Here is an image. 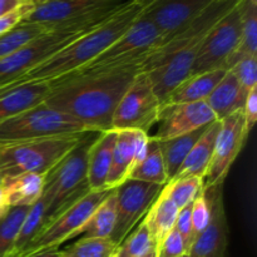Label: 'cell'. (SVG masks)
Masks as SVG:
<instances>
[{
    "label": "cell",
    "mask_w": 257,
    "mask_h": 257,
    "mask_svg": "<svg viewBox=\"0 0 257 257\" xmlns=\"http://www.w3.org/2000/svg\"><path fill=\"white\" fill-rule=\"evenodd\" d=\"M138 72L140 68L136 65L102 74L53 80L43 103L70 115L88 131H112L115 108Z\"/></svg>",
    "instance_id": "6da1fadb"
},
{
    "label": "cell",
    "mask_w": 257,
    "mask_h": 257,
    "mask_svg": "<svg viewBox=\"0 0 257 257\" xmlns=\"http://www.w3.org/2000/svg\"><path fill=\"white\" fill-rule=\"evenodd\" d=\"M141 12L142 8L133 0L107 22L75 39L68 47L28 72L9 87L27 82H53L84 67L102 54L118 38L122 37L140 17Z\"/></svg>",
    "instance_id": "7a4b0ae2"
},
{
    "label": "cell",
    "mask_w": 257,
    "mask_h": 257,
    "mask_svg": "<svg viewBox=\"0 0 257 257\" xmlns=\"http://www.w3.org/2000/svg\"><path fill=\"white\" fill-rule=\"evenodd\" d=\"M128 4L108 8L77 19L47 24V32L35 37L5 59L0 60V89L12 85L28 72L68 47L75 39L107 22Z\"/></svg>",
    "instance_id": "3957f363"
},
{
    "label": "cell",
    "mask_w": 257,
    "mask_h": 257,
    "mask_svg": "<svg viewBox=\"0 0 257 257\" xmlns=\"http://www.w3.org/2000/svg\"><path fill=\"white\" fill-rule=\"evenodd\" d=\"M99 132H87L80 142L44 176L42 200L45 203L44 225L54 216L89 192L87 185L88 156Z\"/></svg>",
    "instance_id": "277c9868"
},
{
    "label": "cell",
    "mask_w": 257,
    "mask_h": 257,
    "mask_svg": "<svg viewBox=\"0 0 257 257\" xmlns=\"http://www.w3.org/2000/svg\"><path fill=\"white\" fill-rule=\"evenodd\" d=\"M85 133L0 145L3 178L22 173L45 176L80 142Z\"/></svg>",
    "instance_id": "5b68a950"
},
{
    "label": "cell",
    "mask_w": 257,
    "mask_h": 257,
    "mask_svg": "<svg viewBox=\"0 0 257 257\" xmlns=\"http://www.w3.org/2000/svg\"><path fill=\"white\" fill-rule=\"evenodd\" d=\"M161 39L162 35L158 28L151 20L140 14L130 29L122 37L118 38L110 47H108L102 54L98 55L84 67L62 78L88 77L136 65L140 68L141 62L146 54L157 48Z\"/></svg>",
    "instance_id": "8992f818"
},
{
    "label": "cell",
    "mask_w": 257,
    "mask_h": 257,
    "mask_svg": "<svg viewBox=\"0 0 257 257\" xmlns=\"http://www.w3.org/2000/svg\"><path fill=\"white\" fill-rule=\"evenodd\" d=\"M84 132L77 119L42 103L0 123V145Z\"/></svg>",
    "instance_id": "52a82bcc"
},
{
    "label": "cell",
    "mask_w": 257,
    "mask_h": 257,
    "mask_svg": "<svg viewBox=\"0 0 257 257\" xmlns=\"http://www.w3.org/2000/svg\"><path fill=\"white\" fill-rule=\"evenodd\" d=\"M112 191H89L77 202L63 210L49 222L45 223L38 235L18 255L19 257H27L44 251L59 250L60 245L79 236L80 230L88 222L92 213L110 195Z\"/></svg>",
    "instance_id": "ba28073f"
},
{
    "label": "cell",
    "mask_w": 257,
    "mask_h": 257,
    "mask_svg": "<svg viewBox=\"0 0 257 257\" xmlns=\"http://www.w3.org/2000/svg\"><path fill=\"white\" fill-rule=\"evenodd\" d=\"M240 2L241 0H215L196 19L188 23L185 28L178 30L172 37L168 38L165 43L148 52L141 62L140 72H148L158 67L171 55L180 50L198 47L202 44L213 27Z\"/></svg>",
    "instance_id": "9c48e42d"
},
{
    "label": "cell",
    "mask_w": 257,
    "mask_h": 257,
    "mask_svg": "<svg viewBox=\"0 0 257 257\" xmlns=\"http://www.w3.org/2000/svg\"><path fill=\"white\" fill-rule=\"evenodd\" d=\"M160 110L161 103L153 92L148 75L145 72H138L115 108L112 130L148 133L157 124Z\"/></svg>",
    "instance_id": "30bf717a"
},
{
    "label": "cell",
    "mask_w": 257,
    "mask_h": 257,
    "mask_svg": "<svg viewBox=\"0 0 257 257\" xmlns=\"http://www.w3.org/2000/svg\"><path fill=\"white\" fill-rule=\"evenodd\" d=\"M242 2L241 0L225 15L200 45L191 75L225 69V64L237 48L242 33Z\"/></svg>",
    "instance_id": "8fae6325"
},
{
    "label": "cell",
    "mask_w": 257,
    "mask_h": 257,
    "mask_svg": "<svg viewBox=\"0 0 257 257\" xmlns=\"http://www.w3.org/2000/svg\"><path fill=\"white\" fill-rule=\"evenodd\" d=\"M162 188L163 186L135 180H125L115 188L117 218L109 240L117 247L143 220Z\"/></svg>",
    "instance_id": "7c38bea8"
},
{
    "label": "cell",
    "mask_w": 257,
    "mask_h": 257,
    "mask_svg": "<svg viewBox=\"0 0 257 257\" xmlns=\"http://www.w3.org/2000/svg\"><path fill=\"white\" fill-rule=\"evenodd\" d=\"M220 122L221 128L215 143L211 165L203 178V188L225 182V178L250 135L246 128L242 110L232 113Z\"/></svg>",
    "instance_id": "4fadbf2b"
},
{
    "label": "cell",
    "mask_w": 257,
    "mask_h": 257,
    "mask_svg": "<svg viewBox=\"0 0 257 257\" xmlns=\"http://www.w3.org/2000/svg\"><path fill=\"white\" fill-rule=\"evenodd\" d=\"M223 183L203 188L211 207L207 227L195 238L187 256L226 257L228 245V223L223 205Z\"/></svg>",
    "instance_id": "5bb4252c"
},
{
    "label": "cell",
    "mask_w": 257,
    "mask_h": 257,
    "mask_svg": "<svg viewBox=\"0 0 257 257\" xmlns=\"http://www.w3.org/2000/svg\"><path fill=\"white\" fill-rule=\"evenodd\" d=\"M215 0H155L143 8L141 15L147 18L161 32L160 45L205 12Z\"/></svg>",
    "instance_id": "9a60e30c"
},
{
    "label": "cell",
    "mask_w": 257,
    "mask_h": 257,
    "mask_svg": "<svg viewBox=\"0 0 257 257\" xmlns=\"http://www.w3.org/2000/svg\"><path fill=\"white\" fill-rule=\"evenodd\" d=\"M215 120L217 119L206 100L163 105L161 107L158 117L157 133L153 138L163 141L180 137L206 127Z\"/></svg>",
    "instance_id": "2e32d148"
},
{
    "label": "cell",
    "mask_w": 257,
    "mask_h": 257,
    "mask_svg": "<svg viewBox=\"0 0 257 257\" xmlns=\"http://www.w3.org/2000/svg\"><path fill=\"white\" fill-rule=\"evenodd\" d=\"M133 0H44L35 3L25 20L43 24H55L77 19L108 8L120 7Z\"/></svg>",
    "instance_id": "e0dca14e"
},
{
    "label": "cell",
    "mask_w": 257,
    "mask_h": 257,
    "mask_svg": "<svg viewBox=\"0 0 257 257\" xmlns=\"http://www.w3.org/2000/svg\"><path fill=\"white\" fill-rule=\"evenodd\" d=\"M198 49L200 45L180 50L171 55L158 67L145 72L152 84L153 92L160 100L161 107L167 100L171 93L191 75Z\"/></svg>",
    "instance_id": "ac0fdd59"
},
{
    "label": "cell",
    "mask_w": 257,
    "mask_h": 257,
    "mask_svg": "<svg viewBox=\"0 0 257 257\" xmlns=\"http://www.w3.org/2000/svg\"><path fill=\"white\" fill-rule=\"evenodd\" d=\"M50 89L49 82H27L0 89V123L42 104Z\"/></svg>",
    "instance_id": "d6986e66"
},
{
    "label": "cell",
    "mask_w": 257,
    "mask_h": 257,
    "mask_svg": "<svg viewBox=\"0 0 257 257\" xmlns=\"http://www.w3.org/2000/svg\"><path fill=\"white\" fill-rule=\"evenodd\" d=\"M115 132L117 136L113 146L112 163L107 177L108 190H115L118 186L128 180V175L135 162L136 151L143 138L148 136V133L133 130L115 131Z\"/></svg>",
    "instance_id": "ffe728a7"
},
{
    "label": "cell",
    "mask_w": 257,
    "mask_h": 257,
    "mask_svg": "<svg viewBox=\"0 0 257 257\" xmlns=\"http://www.w3.org/2000/svg\"><path fill=\"white\" fill-rule=\"evenodd\" d=\"M115 131L99 132L93 141L88 156L87 185L89 191L98 192L107 188V177L112 163V152L114 146Z\"/></svg>",
    "instance_id": "44dd1931"
},
{
    "label": "cell",
    "mask_w": 257,
    "mask_h": 257,
    "mask_svg": "<svg viewBox=\"0 0 257 257\" xmlns=\"http://www.w3.org/2000/svg\"><path fill=\"white\" fill-rule=\"evenodd\" d=\"M247 94L241 88L240 82L232 70H227L212 90L206 103L215 114L216 119L222 120L237 110H242Z\"/></svg>",
    "instance_id": "7402d4cb"
},
{
    "label": "cell",
    "mask_w": 257,
    "mask_h": 257,
    "mask_svg": "<svg viewBox=\"0 0 257 257\" xmlns=\"http://www.w3.org/2000/svg\"><path fill=\"white\" fill-rule=\"evenodd\" d=\"M3 195L5 202L12 207H30L43 195L44 176L35 173H22L3 178Z\"/></svg>",
    "instance_id": "603a6c76"
},
{
    "label": "cell",
    "mask_w": 257,
    "mask_h": 257,
    "mask_svg": "<svg viewBox=\"0 0 257 257\" xmlns=\"http://www.w3.org/2000/svg\"><path fill=\"white\" fill-rule=\"evenodd\" d=\"M220 128V120H215V122L207 125L203 135L195 143V146L190 151L186 160L183 161L182 166H181L180 171H178L177 176L175 178L186 177V176L205 178L208 167L211 165L213 150H215V143L216 140H217Z\"/></svg>",
    "instance_id": "cb8c5ba5"
},
{
    "label": "cell",
    "mask_w": 257,
    "mask_h": 257,
    "mask_svg": "<svg viewBox=\"0 0 257 257\" xmlns=\"http://www.w3.org/2000/svg\"><path fill=\"white\" fill-rule=\"evenodd\" d=\"M226 72V69H215L190 75L171 93L163 105L203 102L212 93L220 80L225 77Z\"/></svg>",
    "instance_id": "d4e9b609"
},
{
    "label": "cell",
    "mask_w": 257,
    "mask_h": 257,
    "mask_svg": "<svg viewBox=\"0 0 257 257\" xmlns=\"http://www.w3.org/2000/svg\"><path fill=\"white\" fill-rule=\"evenodd\" d=\"M177 206L171 200L166 186L151 206L148 212L143 217V223L147 227L156 247L163 241V238L175 228L176 220L178 216Z\"/></svg>",
    "instance_id": "484cf974"
},
{
    "label": "cell",
    "mask_w": 257,
    "mask_h": 257,
    "mask_svg": "<svg viewBox=\"0 0 257 257\" xmlns=\"http://www.w3.org/2000/svg\"><path fill=\"white\" fill-rule=\"evenodd\" d=\"M206 128H207V125L187 133V135L180 136V137L158 141L161 155H162L163 163H165L166 175H167V182L172 181L177 176L183 161L186 160V157L190 153V151L192 150L195 143L203 135Z\"/></svg>",
    "instance_id": "4316f807"
},
{
    "label": "cell",
    "mask_w": 257,
    "mask_h": 257,
    "mask_svg": "<svg viewBox=\"0 0 257 257\" xmlns=\"http://www.w3.org/2000/svg\"><path fill=\"white\" fill-rule=\"evenodd\" d=\"M247 57H257V4L243 0L241 39L236 50L226 62L225 69L230 70Z\"/></svg>",
    "instance_id": "83f0119b"
},
{
    "label": "cell",
    "mask_w": 257,
    "mask_h": 257,
    "mask_svg": "<svg viewBox=\"0 0 257 257\" xmlns=\"http://www.w3.org/2000/svg\"><path fill=\"white\" fill-rule=\"evenodd\" d=\"M128 180L155 183V185L160 186H165L167 183L165 163H163L157 140H155L153 137L148 138L147 153H146L145 158L132 168L128 175Z\"/></svg>",
    "instance_id": "f1b7e54d"
},
{
    "label": "cell",
    "mask_w": 257,
    "mask_h": 257,
    "mask_svg": "<svg viewBox=\"0 0 257 257\" xmlns=\"http://www.w3.org/2000/svg\"><path fill=\"white\" fill-rule=\"evenodd\" d=\"M117 218V197L115 190L100 203L97 210L92 213L88 222L83 226L79 235L84 237L110 238Z\"/></svg>",
    "instance_id": "f546056e"
},
{
    "label": "cell",
    "mask_w": 257,
    "mask_h": 257,
    "mask_svg": "<svg viewBox=\"0 0 257 257\" xmlns=\"http://www.w3.org/2000/svg\"><path fill=\"white\" fill-rule=\"evenodd\" d=\"M48 30V25L43 23H32L23 20L14 28L0 37V60L12 55L18 49Z\"/></svg>",
    "instance_id": "4dcf8cb0"
},
{
    "label": "cell",
    "mask_w": 257,
    "mask_h": 257,
    "mask_svg": "<svg viewBox=\"0 0 257 257\" xmlns=\"http://www.w3.org/2000/svg\"><path fill=\"white\" fill-rule=\"evenodd\" d=\"M29 207H12L0 218V257H7L14 250L15 241Z\"/></svg>",
    "instance_id": "1f68e13d"
},
{
    "label": "cell",
    "mask_w": 257,
    "mask_h": 257,
    "mask_svg": "<svg viewBox=\"0 0 257 257\" xmlns=\"http://www.w3.org/2000/svg\"><path fill=\"white\" fill-rule=\"evenodd\" d=\"M171 200L173 201L178 210L192 203L203 191V178L195 176L175 178L166 183Z\"/></svg>",
    "instance_id": "d6a6232c"
},
{
    "label": "cell",
    "mask_w": 257,
    "mask_h": 257,
    "mask_svg": "<svg viewBox=\"0 0 257 257\" xmlns=\"http://www.w3.org/2000/svg\"><path fill=\"white\" fill-rule=\"evenodd\" d=\"M156 248L147 227L141 221L137 227L123 240L112 257H142Z\"/></svg>",
    "instance_id": "836d02e7"
},
{
    "label": "cell",
    "mask_w": 257,
    "mask_h": 257,
    "mask_svg": "<svg viewBox=\"0 0 257 257\" xmlns=\"http://www.w3.org/2000/svg\"><path fill=\"white\" fill-rule=\"evenodd\" d=\"M45 217V203L42 197L37 201L33 206H30L24 221H23L22 228L18 235L17 241H15L14 250L13 252L19 253L35 236L38 235L40 230L44 226Z\"/></svg>",
    "instance_id": "e575fe53"
},
{
    "label": "cell",
    "mask_w": 257,
    "mask_h": 257,
    "mask_svg": "<svg viewBox=\"0 0 257 257\" xmlns=\"http://www.w3.org/2000/svg\"><path fill=\"white\" fill-rule=\"evenodd\" d=\"M115 250L109 238L83 237L62 251L65 257H112Z\"/></svg>",
    "instance_id": "d590c367"
},
{
    "label": "cell",
    "mask_w": 257,
    "mask_h": 257,
    "mask_svg": "<svg viewBox=\"0 0 257 257\" xmlns=\"http://www.w3.org/2000/svg\"><path fill=\"white\" fill-rule=\"evenodd\" d=\"M257 57H247L240 60L237 64L230 70L240 82L241 88L246 94L250 93L253 88H257Z\"/></svg>",
    "instance_id": "8d00e7d4"
},
{
    "label": "cell",
    "mask_w": 257,
    "mask_h": 257,
    "mask_svg": "<svg viewBox=\"0 0 257 257\" xmlns=\"http://www.w3.org/2000/svg\"><path fill=\"white\" fill-rule=\"evenodd\" d=\"M211 218V207L208 198L206 196L205 190L200 193L197 198L192 202L191 208V220H192L193 236L195 238L207 227ZM195 241V240H193Z\"/></svg>",
    "instance_id": "74e56055"
},
{
    "label": "cell",
    "mask_w": 257,
    "mask_h": 257,
    "mask_svg": "<svg viewBox=\"0 0 257 257\" xmlns=\"http://www.w3.org/2000/svg\"><path fill=\"white\" fill-rule=\"evenodd\" d=\"M186 255L185 243L175 228L156 247V257H183Z\"/></svg>",
    "instance_id": "f35d334b"
},
{
    "label": "cell",
    "mask_w": 257,
    "mask_h": 257,
    "mask_svg": "<svg viewBox=\"0 0 257 257\" xmlns=\"http://www.w3.org/2000/svg\"><path fill=\"white\" fill-rule=\"evenodd\" d=\"M191 208H192V203L187 205L186 207L181 208L178 211L177 220H176L175 223V230L180 233V236L183 240V243H185L186 253H188V251H190L191 246L193 243V240H195L192 220H191Z\"/></svg>",
    "instance_id": "ab89813d"
},
{
    "label": "cell",
    "mask_w": 257,
    "mask_h": 257,
    "mask_svg": "<svg viewBox=\"0 0 257 257\" xmlns=\"http://www.w3.org/2000/svg\"><path fill=\"white\" fill-rule=\"evenodd\" d=\"M34 0H29V2L24 3V4H22L20 7H18L17 9H14L13 12L3 15V17L0 18V37H2L3 34H5L8 30L14 28L15 25L22 23L23 20L27 19L28 15L32 13L33 9H34Z\"/></svg>",
    "instance_id": "60d3db41"
},
{
    "label": "cell",
    "mask_w": 257,
    "mask_h": 257,
    "mask_svg": "<svg viewBox=\"0 0 257 257\" xmlns=\"http://www.w3.org/2000/svg\"><path fill=\"white\" fill-rule=\"evenodd\" d=\"M243 117H245L246 128H247L248 133L253 130L257 120V88H253L250 90L245 100V105H243Z\"/></svg>",
    "instance_id": "b9f144b4"
},
{
    "label": "cell",
    "mask_w": 257,
    "mask_h": 257,
    "mask_svg": "<svg viewBox=\"0 0 257 257\" xmlns=\"http://www.w3.org/2000/svg\"><path fill=\"white\" fill-rule=\"evenodd\" d=\"M27 2H29V0H0V18L8 13L13 12Z\"/></svg>",
    "instance_id": "7bdbcfd3"
},
{
    "label": "cell",
    "mask_w": 257,
    "mask_h": 257,
    "mask_svg": "<svg viewBox=\"0 0 257 257\" xmlns=\"http://www.w3.org/2000/svg\"><path fill=\"white\" fill-rule=\"evenodd\" d=\"M27 257H65L62 250H50V251H44V252L35 253V255H30Z\"/></svg>",
    "instance_id": "ee69618b"
},
{
    "label": "cell",
    "mask_w": 257,
    "mask_h": 257,
    "mask_svg": "<svg viewBox=\"0 0 257 257\" xmlns=\"http://www.w3.org/2000/svg\"><path fill=\"white\" fill-rule=\"evenodd\" d=\"M9 210H10V207L7 205V202H5L4 195H3V191H2V188H0V218L4 217Z\"/></svg>",
    "instance_id": "f6af8a7d"
},
{
    "label": "cell",
    "mask_w": 257,
    "mask_h": 257,
    "mask_svg": "<svg viewBox=\"0 0 257 257\" xmlns=\"http://www.w3.org/2000/svg\"><path fill=\"white\" fill-rule=\"evenodd\" d=\"M135 2L137 3V4L140 5V7L143 9V8H146V7H147V5H150L151 3H153V2H155V0H135Z\"/></svg>",
    "instance_id": "bcb514c9"
},
{
    "label": "cell",
    "mask_w": 257,
    "mask_h": 257,
    "mask_svg": "<svg viewBox=\"0 0 257 257\" xmlns=\"http://www.w3.org/2000/svg\"><path fill=\"white\" fill-rule=\"evenodd\" d=\"M142 257H156V248H153L152 251H150V252L146 253V255L142 256Z\"/></svg>",
    "instance_id": "7dc6e473"
},
{
    "label": "cell",
    "mask_w": 257,
    "mask_h": 257,
    "mask_svg": "<svg viewBox=\"0 0 257 257\" xmlns=\"http://www.w3.org/2000/svg\"><path fill=\"white\" fill-rule=\"evenodd\" d=\"M7 257H19V255H18V253H15V252H12V253H9V255H8Z\"/></svg>",
    "instance_id": "c3c4849f"
},
{
    "label": "cell",
    "mask_w": 257,
    "mask_h": 257,
    "mask_svg": "<svg viewBox=\"0 0 257 257\" xmlns=\"http://www.w3.org/2000/svg\"><path fill=\"white\" fill-rule=\"evenodd\" d=\"M2 185H3V175L2 172H0V187H2Z\"/></svg>",
    "instance_id": "681fc988"
},
{
    "label": "cell",
    "mask_w": 257,
    "mask_h": 257,
    "mask_svg": "<svg viewBox=\"0 0 257 257\" xmlns=\"http://www.w3.org/2000/svg\"><path fill=\"white\" fill-rule=\"evenodd\" d=\"M248 2H251V3H253V4H257V0H248Z\"/></svg>",
    "instance_id": "f907efd6"
},
{
    "label": "cell",
    "mask_w": 257,
    "mask_h": 257,
    "mask_svg": "<svg viewBox=\"0 0 257 257\" xmlns=\"http://www.w3.org/2000/svg\"><path fill=\"white\" fill-rule=\"evenodd\" d=\"M35 3H39V2H44V0H34Z\"/></svg>",
    "instance_id": "816d5d0a"
},
{
    "label": "cell",
    "mask_w": 257,
    "mask_h": 257,
    "mask_svg": "<svg viewBox=\"0 0 257 257\" xmlns=\"http://www.w3.org/2000/svg\"><path fill=\"white\" fill-rule=\"evenodd\" d=\"M183 257H190V256H183Z\"/></svg>",
    "instance_id": "f5cc1de1"
}]
</instances>
